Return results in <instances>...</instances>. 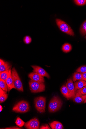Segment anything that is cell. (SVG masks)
<instances>
[{
  "instance_id": "30bf717a",
  "label": "cell",
  "mask_w": 86,
  "mask_h": 129,
  "mask_svg": "<svg viewBox=\"0 0 86 129\" xmlns=\"http://www.w3.org/2000/svg\"><path fill=\"white\" fill-rule=\"evenodd\" d=\"M32 67L33 69V71L34 72L37 73L43 77H46L48 79L50 78L49 75L42 68L40 67L36 66H32Z\"/></svg>"
},
{
  "instance_id": "e575fe53",
  "label": "cell",
  "mask_w": 86,
  "mask_h": 129,
  "mask_svg": "<svg viewBox=\"0 0 86 129\" xmlns=\"http://www.w3.org/2000/svg\"><path fill=\"white\" fill-rule=\"evenodd\" d=\"M85 87H86V85L85 86Z\"/></svg>"
},
{
  "instance_id": "5b68a950",
  "label": "cell",
  "mask_w": 86,
  "mask_h": 129,
  "mask_svg": "<svg viewBox=\"0 0 86 129\" xmlns=\"http://www.w3.org/2000/svg\"><path fill=\"white\" fill-rule=\"evenodd\" d=\"M34 103L37 110L40 113L45 112L46 104V98L40 96L34 99Z\"/></svg>"
},
{
  "instance_id": "ac0fdd59",
  "label": "cell",
  "mask_w": 86,
  "mask_h": 129,
  "mask_svg": "<svg viewBox=\"0 0 86 129\" xmlns=\"http://www.w3.org/2000/svg\"><path fill=\"white\" fill-rule=\"evenodd\" d=\"M72 49L71 45L68 43H65L62 46V50L65 53H68Z\"/></svg>"
},
{
  "instance_id": "8992f818",
  "label": "cell",
  "mask_w": 86,
  "mask_h": 129,
  "mask_svg": "<svg viewBox=\"0 0 86 129\" xmlns=\"http://www.w3.org/2000/svg\"><path fill=\"white\" fill-rule=\"evenodd\" d=\"M11 75L16 89L19 91H23V86L21 81L15 68L14 67L12 70Z\"/></svg>"
},
{
  "instance_id": "cb8c5ba5",
  "label": "cell",
  "mask_w": 86,
  "mask_h": 129,
  "mask_svg": "<svg viewBox=\"0 0 86 129\" xmlns=\"http://www.w3.org/2000/svg\"><path fill=\"white\" fill-rule=\"evenodd\" d=\"M75 4L79 6H83L86 4V0H75Z\"/></svg>"
},
{
  "instance_id": "d6986e66",
  "label": "cell",
  "mask_w": 86,
  "mask_h": 129,
  "mask_svg": "<svg viewBox=\"0 0 86 129\" xmlns=\"http://www.w3.org/2000/svg\"><path fill=\"white\" fill-rule=\"evenodd\" d=\"M0 87L3 90L6 91H8V86L6 82L1 78L0 79Z\"/></svg>"
},
{
  "instance_id": "603a6c76",
  "label": "cell",
  "mask_w": 86,
  "mask_h": 129,
  "mask_svg": "<svg viewBox=\"0 0 86 129\" xmlns=\"http://www.w3.org/2000/svg\"><path fill=\"white\" fill-rule=\"evenodd\" d=\"M8 94L6 93L0 94V103H2L4 102L8 97Z\"/></svg>"
},
{
  "instance_id": "7402d4cb",
  "label": "cell",
  "mask_w": 86,
  "mask_h": 129,
  "mask_svg": "<svg viewBox=\"0 0 86 129\" xmlns=\"http://www.w3.org/2000/svg\"><path fill=\"white\" fill-rule=\"evenodd\" d=\"M15 123L16 125L20 127H22L24 125L25 122H24L19 117H18Z\"/></svg>"
},
{
  "instance_id": "6da1fadb",
  "label": "cell",
  "mask_w": 86,
  "mask_h": 129,
  "mask_svg": "<svg viewBox=\"0 0 86 129\" xmlns=\"http://www.w3.org/2000/svg\"><path fill=\"white\" fill-rule=\"evenodd\" d=\"M63 102L58 96H54L48 105V110L51 113L55 112L59 110L62 106Z\"/></svg>"
},
{
  "instance_id": "4fadbf2b",
  "label": "cell",
  "mask_w": 86,
  "mask_h": 129,
  "mask_svg": "<svg viewBox=\"0 0 86 129\" xmlns=\"http://www.w3.org/2000/svg\"><path fill=\"white\" fill-rule=\"evenodd\" d=\"M49 124L52 129H63L64 128L62 124L58 121H54Z\"/></svg>"
},
{
  "instance_id": "7a4b0ae2",
  "label": "cell",
  "mask_w": 86,
  "mask_h": 129,
  "mask_svg": "<svg viewBox=\"0 0 86 129\" xmlns=\"http://www.w3.org/2000/svg\"><path fill=\"white\" fill-rule=\"evenodd\" d=\"M30 89L32 92L36 93L44 91L45 86L43 82L36 81L32 80L29 82Z\"/></svg>"
},
{
  "instance_id": "5bb4252c",
  "label": "cell",
  "mask_w": 86,
  "mask_h": 129,
  "mask_svg": "<svg viewBox=\"0 0 86 129\" xmlns=\"http://www.w3.org/2000/svg\"><path fill=\"white\" fill-rule=\"evenodd\" d=\"M76 90L82 88L86 85V81L83 80H79L74 83Z\"/></svg>"
},
{
  "instance_id": "f546056e",
  "label": "cell",
  "mask_w": 86,
  "mask_h": 129,
  "mask_svg": "<svg viewBox=\"0 0 86 129\" xmlns=\"http://www.w3.org/2000/svg\"><path fill=\"white\" fill-rule=\"evenodd\" d=\"M5 62L3 60L1 59L0 60V66L4 64Z\"/></svg>"
},
{
  "instance_id": "e0dca14e",
  "label": "cell",
  "mask_w": 86,
  "mask_h": 129,
  "mask_svg": "<svg viewBox=\"0 0 86 129\" xmlns=\"http://www.w3.org/2000/svg\"><path fill=\"white\" fill-rule=\"evenodd\" d=\"M72 80L74 82H76L79 80H83L85 81V79L82 76V74L78 72H76L73 74L72 77Z\"/></svg>"
},
{
  "instance_id": "277c9868",
  "label": "cell",
  "mask_w": 86,
  "mask_h": 129,
  "mask_svg": "<svg viewBox=\"0 0 86 129\" xmlns=\"http://www.w3.org/2000/svg\"><path fill=\"white\" fill-rule=\"evenodd\" d=\"M29 109L28 103L27 101H22L15 105L13 110L17 113H25L28 112Z\"/></svg>"
},
{
  "instance_id": "836d02e7",
  "label": "cell",
  "mask_w": 86,
  "mask_h": 129,
  "mask_svg": "<svg viewBox=\"0 0 86 129\" xmlns=\"http://www.w3.org/2000/svg\"><path fill=\"white\" fill-rule=\"evenodd\" d=\"M85 39H86V36L85 37Z\"/></svg>"
},
{
  "instance_id": "3957f363",
  "label": "cell",
  "mask_w": 86,
  "mask_h": 129,
  "mask_svg": "<svg viewBox=\"0 0 86 129\" xmlns=\"http://www.w3.org/2000/svg\"><path fill=\"white\" fill-rule=\"evenodd\" d=\"M56 21L57 25L61 31L70 36H74V33L72 29L66 22L58 19H56Z\"/></svg>"
},
{
  "instance_id": "52a82bcc",
  "label": "cell",
  "mask_w": 86,
  "mask_h": 129,
  "mask_svg": "<svg viewBox=\"0 0 86 129\" xmlns=\"http://www.w3.org/2000/svg\"><path fill=\"white\" fill-rule=\"evenodd\" d=\"M66 86L68 91L69 99H73L75 97L76 90L71 77L67 80Z\"/></svg>"
},
{
  "instance_id": "1f68e13d",
  "label": "cell",
  "mask_w": 86,
  "mask_h": 129,
  "mask_svg": "<svg viewBox=\"0 0 86 129\" xmlns=\"http://www.w3.org/2000/svg\"><path fill=\"white\" fill-rule=\"evenodd\" d=\"M0 108H1V109H0V112H1L3 108L2 105H0Z\"/></svg>"
},
{
  "instance_id": "ffe728a7",
  "label": "cell",
  "mask_w": 86,
  "mask_h": 129,
  "mask_svg": "<svg viewBox=\"0 0 86 129\" xmlns=\"http://www.w3.org/2000/svg\"><path fill=\"white\" fill-rule=\"evenodd\" d=\"M80 31L82 36H84L86 34V20L82 23L80 27Z\"/></svg>"
},
{
  "instance_id": "484cf974",
  "label": "cell",
  "mask_w": 86,
  "mask_h": 129,
  "mask_svg": "<svg viewBox=\"0 0 86 129\" xmlns=\"http://www.w3.org/2000/svg\"><path fill=\"white\" fill-rule=\"evenodd\" d=\"M32 41L31 38L29 36H26L23 39V41L26 44H30Z\"/></svg>"
},
{
  "instance_id": "9c48e42d",
  "label": "cell",
  "mask_w": 86,
  "mask_h": 129,
  "mask_svg": "<svg viewBox=\"0 0 86 129\" xmlns=\"http://www.w3.org/2000/svg\"><path fill=\"white\" fill-rule=\"evenodd\" d=\"M82 88L76 90L75 97L73 99L74 101L77 103H81L84 101L86 98V95H83L81 93Z\"/></svg>"
},
{
  "instance_id": "4316f807",
  "label": "cell",
  "mask_w": 86,
  "mask_h": 129,
  "mask_svg": "<svg viewBox=\"0 0 86 129\" xmlns=\"http://www.w3.org/2000/svg\"><path fill=\"white\" fill-rule=\"evenodd\" d=\"M40 129H51L48 124H45L42 125L40 128Z\"/></svg>"
},
{
  "instance_id": "4dcf8cb0",
  "label": "cell",
  "mask_w": 86,
  "mask_h": 129,
  "mask_svg": "<svg viewBox=\"0 0 86 129\" xmlns=\"http://www.w3.org/2000/svg\"><path fill=\"white\" fill-rule=\"evenodd\" d=\"M82 74L83 78L85 79V81H86V73H82Z\"/></svg>"
},
{
  "instance_id": "d4e9b609",
  "label": "cell",
  "mask_w": 86,
  "mask_h": 129,
  "mask_svg": "<svg viewBox=\"0 0 86 129\" xmlns=\"http://www.w3.org/2000/svg\"><path fill=\"white\" fill-rule=\"evenodd\" d=\"M76 72L82 74L86 73V66L79 67L76 70Z\"/></svg>"
},
{
  "instance_id": "7c38bea8",
  "label": "cell",
  "mask_w": 86,
  "mask_h": 129,
  "mask_svg": "<svg viewBox=\"0 0 86 129\" xmlns=\"http://www.w3.org/2000/svg\"><path fill=\"white\" fill-rule=\"evenodd\" d=\"M12 70L10 69L9 70V74L7 79L6 83L8 86V90L9 91L12 89L16 88L15 87L13 80L11 75Z\"/></svg>"
},
{
  "instance_id": "d6a6232c",
  "label": "cell",
  "mask_w": 86,
  "mask_h": 129,
  "mask_svg": "<svg viewBox=\"0 0 86 129\" xmlns=\"http://www.w3.org/2000/svg\"><path fill=\"white\" fill-rule=\"evenodd\" d=\"M84 103H86V98L85 99V100H84Z\"/></svg>"
},
{
  "instance_id": "83f0119b",
  "label": "cell",
  "mask_w": 86,
  "mask_h": 129,
  "mask_svg": "<svg viewBox=\"0 0 86 129\" xmlns=\"http://www.w3.org/2000/svg\"><path fill=\"white\" fill-rule=\"evenodd\" d=\"M81 92L82 95H86V87L84 86L82 88Z\"/></svg>"
},
{
  "instance_id": "44dd1931",
  "label": "cell",
  "mask_w": 86,
  "mask_h": 129,
  "mask_svg": "<svg viewBox=\"0 0 86 129\" xmlns=\"http://www.w3.org/2000/svg\"><path fill=\"white\" fill-rule=\"evenodd\" d=\"M9 74V71H6L0 73L1 78L6 81Z\"/></svg>"
},
{
  "instance_id": "2e32d148",
  "label": "cell",
  "mask_w": 86,
  "mask_h": 129,
  "mask_svg": "<svg viewBox=\"0 0 86 129\" xmlns=\"http://www.w3.org/2000/svg\"><path fill=\"white\" fill-rule=\"evenodd\" d=\"M11 66L9 63L6 62L4 64L0 66V73L6 71H9Z\"/></svg>"
},
{
  "instance_id": "8fae6325",
  "label": "cell",
  "mask_w": 86,
  "mask_h": 129,
  "mask_svg": "<svg viewBox=\"0 0 86 129\" xmlns=\"http://www.w3.org/2000/svg\"><path fill=\"white\" fill-rule=\"evenodd\" d=\"M28 77L31 80L36 81L44 83L45 80L43 77L40 75L35 72H32L29 74Z\"/></svg>"
},
{
  "instance_id": "ba28073f",
  "label": "cell",
  "mask_w": 86,
  "mask_h": 129,
  "mask_svg": "<svg viewBox=\"0 0 86 129\" xmlns=\"http://www.w3.org/2000/svg\"><path fill=\"white\" fill-rule=\"evenodd\" d=\"M40 123L37 118H35L26 122L24 126L28 129H39L40 128Z\"/></svg>"
},
{
  "instance_id": "9a60e30c",
  "label": "cell",
  "mask_w": 86,
  "mask_h": 129,
  "mask_svg": "<svg viewBox=\"0 0 86 129\" xmlns=\"http://www.w3.org/2000/svg\"><path fill=\"white\" fill-rule=\"evenodd\" d=\"M60 91L64 96L69 100L70 99L68 91L66 85H63L61 87Z\"/></svg>"
},
{
  "instance_id": "f1b7e54d",
  "label": "cell",
  "mask_w": 86,
  "mask_h": 129,
  "mask_svg": "<svg viewBox=\"0 0 86 129\" xmlns=\"http://www.w3.org/2000/svg\"><path fill=\"white\" fill-rule=\"evenodd\" d=\"M3 129H21V128H20L19 127L17 126H15L13 127H7L5 128H4Z\"/></svg>"
}]
</instances>
